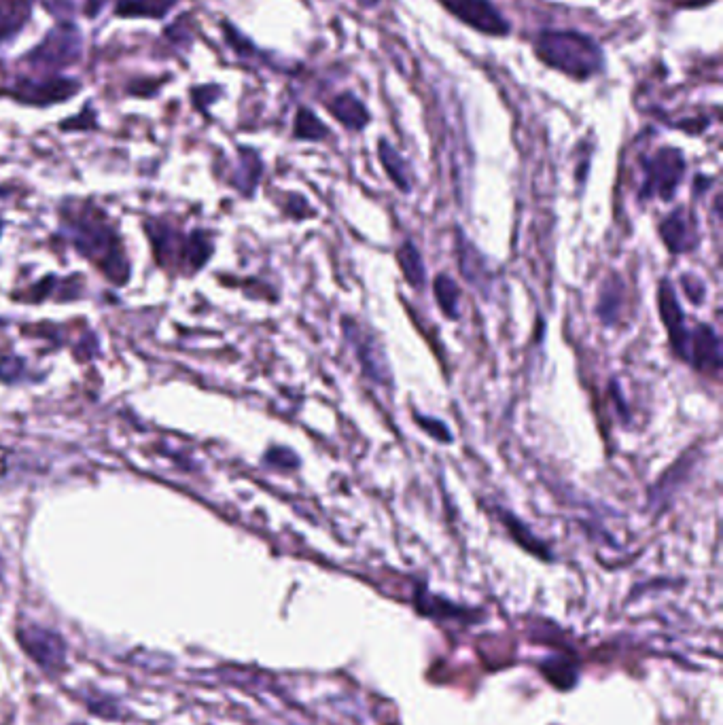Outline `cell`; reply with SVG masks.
<instances>
[{
	"label": "cell",
	"mask_w": 723,
	"mask_h": 725,
	"mask_svg": "<svg viewBox=\"0 0 723 725\" xmlns=\"http://www.w3.org/2000/svg\"><path fill=\"white\" fill-rule=\"evenodd\" d=\"M363 3H365L367 7H376V5L380 3V0H363Z\"/></svg>",
	"instance_id": "obj_29"
},
{
	"label": "cell",
	"mask_w": 723,
	"mask_h": 725,
	"mask_svg": "<svg viewBox=\"0 0 723 725\" xmlns=\"http://www.w3.org/2000/svg\"><path fill=\"white\" fill-rule=\"evenodd\" d=\"M342 331L352 350H355V357L363 369V376L372 380L374 384L389 386L393 382V371L378 335L369 331V327L361 325L357 318L352 316L342 318Z\"/></svg>",
	"instance_id": "obj_4"
},
{
	"label": "cell",
	"mask_w": 723,
	"mask_h": 725,
	"mask_svg": "<svg viewBox=\"0 0 723 725\" xmlns=\"http://www.w3.org/2000/svg\"><path fill=\"white\" fill-rule=\"evenodd\" d=\"M79 92V85L73 79H64V77H54L47 81H24L17 90V96H20L24 102H32V104H51V102H64L70 96H75Z\"/></svg>",
	"instance_id": "obj_11"
},
{
	"label": "cell",
	"mask_w": 723,
	"mask_h": 725,
	"mask_svg": "<svg viewBox=\"0 0 723 725\" xmlns=\"http://www.w3.org/2000/svg\"><path fill=\"white\" fill-rule=\"evenodd\" d=\"M327 106H329V113L338 119L346 130L361 132L369 123L367 106L352 92L338 94Z\"/></svg>",
	"instance_id": "obj_13"
},
{
	"label": "cell",
	"mask_w": 723,
	"mask_h": 725,
	"mask_svg": "<svg viewBox=\"0 0 723 725\" xmlns=\"http://www.w3.org/2000/svg\"><path fill=\"white\" fill-rule=\"evenodd\" d=\"M9 458H11V454L3 446H0V477H3L7 473V469H9Z\"/></svg>",
	"instance_id": "obj_28"
},
{
	"label": "cell",
	"mask_w": 723,
	"mask_h": 725,
	"mask_svg": "<svg viewBox=\"0 0 723 725\" xmlns=\"http://www.w3.org/2000/svg\"><path fill=\"white\" fill-rule=\"evenodd\" d=\"M81 34L75 26L60 24L58 28L51 30L47 37L41 41V45L30 51V64L39 70H62L79 60L81 56Z\"/></svg>",
	"instance_id": "obj_5"
},
{
	"label": "cell",
	"mask_w": 723,
	"mask_h": 725,
	"mask_svg": "<svg viewBox=\"0 0 723 725\" xmlns=\"http://www.w3.org/2000/svg\"><path fill=\"white\" fill-rule=\"evenodd\" d=\"M22 371V361L17 359H3L0 361V378L5 382H13Z\"/></svg>",
	"instance_id": "obj_26"
},
{
	"label": "cell",
	"mask_w": 723,
	"mask_h": 725,
	"mask_svg": "<svg viewBox=\"0 0 723 725\" xmlns=\"http://www.w3.org/2000/svg\"><path fill=\"white\" fill-rule=\"evenodd\" d=\"M17 641L28 656L49 673H56L66 662L64 639L54 630L43 626H22L17 630Z\"/></svg>",
	"instance_id": "obj_7"
},
{
	"label": "cell",
	"mask_w": 723,
	"mask_h": 725,
	"mask_svg": "<svg viewBox=\"0 0 723 725\" xmlns=\"http://www.w3.org/2000/svg\"><path fill=\"white\" fill-rule=\"evenodd\" d=\"M687 361H690L702 374L717 376L721 369V340L709 325H698L690 335V348H687Z\"/></svg>",
	"instance_id": "obj_10"
},
{
	"label": "cell",
	"mask_w": 723,
	"mask_h": 725,
	"mask_svg": "<svg viewBox=\"0 0 723 725\" xmlns=\"http://www.w3.org/2000/svg\"><path fill=\"white\" fill-rule=\"evenodd\" d=\"M501 520L509 528L511 537H514L520 545H524L528 552H533V554H539L543 558H548V552H545V545L539 539L531 537V530H528L520 520H516L514 516H511L509 511H501Z\"/></svg>",
	"instance_id": "obj_21"
},
{
	"label": "cell",
	"mask_w": 723,
	"mask_h": 725,
	"mask_svg": "<svg viewBox=\"0 0 723 725\" xmlns=\"http://www.w3.org/2000/svg\"><path fill=\"white\" fill-rule=\"evenodd\" d=\"M658 306H660V318L668 331V340L673 344V350L681 359L687 361V348H690V335L692 331L687 329L685 312L681 310V304L677 299L675 287L670 285L668 280L660 282L658 291Z\"/></svg>",
	"instance_id": "obj_8"
},
{
	"label": "cell",
	"mask_w": 723,
	"mask_h": 725,
	"mask_svg": "<svg viewBox=\"0 0 723 725\" xmlns=\"http://www.w3.org/2000/svg\"><path fill=\"white\" fill-rule=\"evenodd\" d=\"M176 0H117L119 17H164Z\"/></svg>",
	"instance_id": "obj_19"
},
{
	"label": "cell",
	"mask_w": 723,
	"mask_h": 725,
	"mask_svg": "<svg viewBox=\"0 0 723 725\" xmlns=\"http://www.w3.org/2000/svg\"><path fill=\"white\" fill-rule=\"evenodd\" d=\"M41 3L51 15H56L62 22L73 20L79 11H85L87 7V0H41Z\"/></svg>",
	"instance_id": "obj_22"
},
{
	"label": "cell",
	"mask_w": 723,
	"mask_h": 725,
	"mask_svg": "<svg viewBox=\"0 0 723 725\" xmlns=\"http://www.w3.org/2000/svg\"><path fill=\"white\" fill-rule=\"evenodd\" d=\"M293 134L299 140H312L314 143V140H325L329 136V128L310 109L302 106V109H299L295 115Z\"/></svg>",
	"instance_id": "obj_20"
},
{
	"label": "cell",
	"mask_w": 723,
	"mask_h": 725,
	"mask_svg": "<svg viewBox=\"0 0 723 725\" xmlns=\"http://www.w3.org/2000/svg\"><path fill=\"white\" fill-rule=\"evenodd\" d=\"M433 289H435V299H437L439 310L444 312L446 318L456 321V318L461 316V308H458V304H461V289H458L456 280L450 278L448 274H439L435 278Z\"/></svg>",
	"instance_id": "obj_18"
},
{
	"label": "cell",
	"mask_w": 723,
	"mask_h": 725,
	"mask_svg": "<svg viewBox=\"0 0 723 725\" xmlns=\"http://www.w3.org/2000/svg\"><path fill=\"white\" fill-rule=\"evenodd\" d=\"M681 285L685 289V295L690 297L694 304H700L702 302V297H704V282L700 278H696L692 274H685L681 278Z\"/></svg>",
	"instance_id": "obj_25"
},
{
	"label": "cell",
	"mask_w": 723,
	"mask_h": 725,
	"mask_svg": "<svg viewBox=\"0 0 723 725\" xmlns=\"http://www.w3.org/2000/svg\"><path fill=\"white\" fill-rule=\"evenodd\" d=\"M622 302H624V282L620 280V276L613 274L603 282L601 295H598V304H596V314L601 318L603 325L613 327L617 321H620Z\"/></svg>",
	"instance_id": "obj_14"
},
{
	"label": "cell",
	"mask_w": 723,
	"mask_h": 725,
	"mask_svg": "<svg viewBox=\"0 0 723 725\" xmlns=\"http://www.w3.org/2000/svg\"><path fill=\"white\" fill-rule=\"evenodd\" d=\"M397 259H399V268L405 276V280H408V285L412 289H425L427 285V268H425V261H422V255L420 251L416 249V244L412 240H405L399 251H397Z\"/></svg>",
	"instance_id": "obj_16"
},
{
	"label": "cell",
	"mask_w": 723,
	"mask_h": 725,
	"mask_svg": "<svg viewBox=\"0 0 723 725\" xmlns=\"http://www.w3.org/2000/svg\"><path fill=\"white\" fill-rule=\"evenodd\" d=\"M456 257H458V270H461V274L471 282L475 289L486 293L488 282L492 280L486 257L475 249L473 242L467 240L461 232H456Z\"/></svg>",
	"instance_id": "obj_12"
},
{
	"label": "cell",
	"mask_w": 723,
	"mask_h": 725,
	"mask_svg": "<svg viewBox=\"0 0 723 725\" xmlns=\"http://www.w3.org/2000/svg\"><path fill=\"white\" fill-rule=\"evenodd\" d=\"M442 7L458 22L488 37H507L511 24L490 0H439Z\"/></svg>",
	"instance_id": "obj_6"
},
{
	"label": "cell",
	"mask_w": 723,
	"mask_h": 725,
	"mask_svg": "<svg viewBox=\"0 0 723 725\" xmlns=\"http://www.w3.org/2000/svg\"><path fill=\"white\" fill-rule=\"evenodd\" d=\"M378 155H380V162H382V168L384 172L389 174V179L393 181V185L397 189H401L403 193L412 191V181H410V170H408V164L403 162V157L397 153V149L389 143V140L380 138L378 143Z\"/></svg>",
	"instance_id": "obj_17"
},
{
	"label": "cell",
	"mask_w": 723,
	"mask_h": 725,
	"mask_svg": "<svg viewBox=\"0 0 723 725\" xmlns=\"http://www.w3.org/2000/svg\"><path fill=\"white\" fill-rule=\"evenodd\" d=\"M643 185L641 200L660 198L670 202L685 176V157L675 147H662L654 155L643 157Z\"/></svg>",
	"instance_id": "obj_3"
},
{
	"label": "cell",
	"mask_w": 723,
	"mask_h": 725,
	"mask_svg": "<svg viewBox=\"0 0 723 725\" xmlns=\"http://www.w3.org/2000/svg\"><path fill=\"white\" fill-rule=\"evenodd\" d=\"M34 0H0V43L9 41L30 20Z\"/></svg>",
	"instance_id": "obj_15"
},
{
	"label": "cell",
	"mask_w": 723,
	"mask_h": 725,
	"mask_svg": "<svg viewBox=\"0 0 723 725\" xmlns=\"http://www.w3.org/2000/svg\"><path fill=\"white\" fill-rule=\"evenodd\" d=\"M266 461L270 465H276V467H282V469H297L299 467V458L295 452L287 450V448H274L268 452Z\"/></svg>",
	"instance_id": "obj_24"
},
{
	"label": "cell",
	"mask_w": 723,
	"mask_h": 725,
	"mask_svg": "<svg viewBox=\"0 0 723 725\" xmlns=\"http://www.w3.org/2000/svg\"><path fill=\"white\" fill-rule=\"evenodd\" d=\"M677 3L681 7H687V9H698V7H704V5L713 3V0H677Z\"/></svg>",
	"instance_id": "obj_27"
},
{
	"label": "cell",
	"mask_w": 723,
	"mask_h": 725,
	"mask_svg": "<svg viewBox=\"0 0 723 725\" xmlns=\"http://www.w3.org/2000/svg\"><path fill=\"white\" fill-rule=\"evenodd\" d=\"M414 420L420 424L422 429H425L431 437H435L437 441H444V444H450L452 441V435L448 431L446 424L442 420H433V418H425L422 414H414Z\"/></svg>",
	"instance_id": "obj_23"
},
{
	"label": "cell",
	"mask_w": 723,
	"mask_h": 725,
	"mask_svg": "<svg viewBox=\"0 0 723 725\" xmlns=\"http://www.w3.org/2000/svg\"><path fill=\"white\" fill-rule=\"evenodd\" d=\"M660 238L673 255L690 253L698 246V223L687 208H677L660 223Z\"/></svg>",
	"instance_id": "obj_9"
},
{
	"label": "cell",
	"mask_w": 723,
	"mask_h": 725,
	"mask_svg": "<svg viewBox=\"0 0 723 725\" xmlns=\"http://www.w3.org/2000/svg\"><path fill=\"white\" fill-rule=\"evenodd\" d=\"M73 238L77 249L85 257L94 259V263H98L111 280L126 282L128 263L121 255L119 240L113 229L85 215L83 219H73Z\"/></svg>",
	"instance_id": "obj_2"
},
{
	"label": "cell",
	"mask_w": 723,
	"mask_h": 725,
	"mask_svg": "<svg viewBox=\"0 0 723 725\" xmlns=\"http://www.w3.org/2000/svg\"><path fill=\"white\" fill-rule=\"evenodd\" d=\"M535 56L575 81H588L605 70V51L590 34L577 30H543L535 39Z\"/></svg>",
	"instance_id": "obj_1"
}]
</instances>
